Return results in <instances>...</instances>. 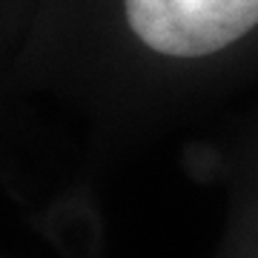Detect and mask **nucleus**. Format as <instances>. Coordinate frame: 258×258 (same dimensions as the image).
I'll return each mask as SVG.
<instances>
[{"label":"nucleus","instance_id":"f257e3e1","mask_svg":"<svg viewBox=\"0 0 258 258\" xmlns=\"http://www.w3.org/2000/svg\"><path fill=\"white\" fill-rule=\"evenodd\" d=\"M132 32L152 52L201 57L258 23V0H123Z\"/></svg>","mask_w":258,"mask_h":258}]
</instances>
